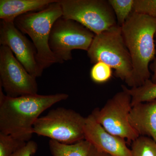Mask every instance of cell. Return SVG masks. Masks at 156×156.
<instances>
[{
    "mask_svg": "<svg viewBox=\"0 0 156 156\" xmlns=\"http://www.w3.org/2000/svg\"><path fill=\"white\" fill-rule=\"evenodd\" d=\"M0 87V132L27 142L34 134V125L40 115L69 97L65 93L11 97L5 95Z\"/></svg>",
    "mask_w": 156,
    "mask_h": 156,
    "instance_id": "6da1fadb",
    "label": "cell"
},
{
    "mask_svg": "<svg viewBox=\"0 0 156 156\" xmlns=\"http://www.w3.org/2000/svg\"><path fill=\"white\" fill-rule=\"evenodd\" d=\"M121 29L133 63L131 88L139 87L150 79L149 65L156 53V18L133 11Z\"/></svg>",
    "mask_w": 156,
    "mask_h": 156,
    "instance_id": "7a4b0ae2",
    "label": "cell"
},
{
    "mask_svg": "<svg viewBox=\"0 0 156 156\" xmlns=\"http://www.w3.org/2000/svg\"><path fill=\"white\" fill-rule=\"evenodd\" d=\"M58 0L45 9L30 12L15 19V27L30 38L37 51L36 60L40 70L56 63H62L50 50L49 38L51 28L55 21L62 17L61 6Z\"/></svg>",
    "mask_w": 156,
    "mask_h": 156,
    "instance_id": "3957f363",
    "label": "cell"
},
{
    "mask_svg": "<svg viewBox=\"0 0 156 156\" xmlns=\"http://www.w3.org/2000/svg\"><path fill=\"white\" fill-rule=\"evenodd\" d=\"M87 54L92 63L102 62L108 65L115 69L116 77L132 87V59L119 25L95 35Z\"/></svg>",
    "mask_w": 156,
    "mask_h": 156,
    "instance_id": "277c9868",
    "label": "cell"
},
{
    "mask_svg": "<svg viewBox=\"0 0 156 156\" xmlns=\"http://www.w3.org/2000/svg\"><path fill=\"white\" fill-rule=\"evenodd\" d=\"M86 117L72 109L58 108L40 117L33 127L34 134L70 144L85 139Z\"/></svg>",
    "mask_w": 156,
    "mask_h": 156,
    "instance_id": "5b68a950",
    "label": "cell"
},
{
    "mask_svg": "<svg viewBox=\"0 0 156 156\" xmlns=\"http://www.w3.org/2000/svg\"><path fill=\"white\" fill-rule=\"evenodd\" d=\"M62 17L80 23L95 35L118 25L113 10L105 0H59Z\"/></svg>",
    "mask_w": 156,
    "mask_h": 156,
    "instance_id": "8992f818",
    "label": "cell"
},
{
    "mask_svg": "<svg viewBox=\"0 0 156 156\" xmlns=\"http://www.w3.org/2000/svg\"><path fill=\"white\" fill-rule=\"evenodd\" d=\"M95 36V34L79 23L62 17L51 28L49 46L63 63L72 59L73 50L88 51Z\"/></svg>",
    "mask_w": 156,
    "mask_h": 156,
    "instance_id": "52a82bcc",
    "label": "cell"
},
{
    "mask_svg": "<svg viewBox=\"0 0 156 156\" xmlns=\"http://www.w3.org/2000/svg\"><path fill=\"white\" fill-rule=\"evenodd\" d=\"M122 88V91L108 99L102 108H95L92 113L106 131L127 140L130 143L139 135L129 122L132 108L131 96L123 87Z\"/></svg>",
    "mask_w": 156,
    "mask_h": 156,
    "instance_id": "ba28073f",
    "label": "cell"
},
{
    "mask_svg": "<svg viewBox=\"0 0 156 156\" xmlns=\"http://www.w3.org/2000/svg\"><path fill=\"white\" fill-rule=\"evenodd\" d=\"M36 78L31 75L7 46L0 47V86L11 97L37 94Z\"/></svg>",
    "mask_w": 156,
    "mask_h": 156,
    "instance_id": "9c48e42d",
    "label": "cell"
},
{
    "mask_svg": "<svg viewBox=\"0 0 156 156\" xmlns=\"http://www.w3.org/2000/svg\"><path fill=\"white\" fill-rule=\"evenodd\" d=\"M0 44L10 48L31 75L36 78L42 75L37 63V51L34 44L15 27L14 21H1Z\"/></svg>",
    "mask_w": 156,
    "mask_h": 156,
    "instance_id": "30bf717a",
    "label": "cell"
},
{
    "mask_svg": "<svg viewBox=\"0 0 156 156\" xmlns=\"http://www.w3.org/2000/svg\"><path fill=\"white\" fill-rule=\"evenodd\" d=\"M84 134L85 140L110 156H132L126 140L106 131L92 113L86 117Z\"/></svg>",
    "mask_w": 156,
    "mask_h": 156,
    "instance_id": "8fae6325",
    "label": "cell"
},
{
    "mask_svg": "<svg viewBox=\"0 0 156 156\" xmlns=\"http://www.w3.org/2000/svg\"><path fill=\"white\" fill-rule=\"evenodd\" d=\"M129 120L139 136H149L156 142V98L133 105Z\"/></svg>",
    "mask_w": 156,
    "mask_h": 156,
    "instance_id": "7c38bea8",
    "label": "cell"
},
{
    "mask_svg": "<svg viewBox=\"0 0 156 156\" xmlns=\"http://www.w3.org/2000/svg\"><path fill=\"white\" fill-rule=\"evenodd\" d=\"M58 0H0V18L14 21L23 14L36 12L47 8Z\"/></svg>",
    "mask_w": 156,
    "mask_h": 156,
    "instance_id": "4fadbf2b",
    "label": "cell"
},
{
    "mask_svg": "<svg viewBox=\"0 0 156 156\" xmlns=\"http://www.w3.org/2000/svg\"><path fill=\"white\" fill-rule=\"evenodd\" d=\"M49 147L53 156H110L98 150L85 139L70 144L50 140Z\"/></svg>",
    "mask_w": 156,
    "mask_h": 156,
    "instance_id": "5bb4252c",
    "label": "cell"
},
{
    "mask_svg": "<svg viewBox=\"0 0 156 156\" xmlns=\"http://www.w3.org/2000/svg\"><path fill=\"white\" fill-rule=\"evenodd\" d=\"M122 87L131 95L132 106L136 104L156 98V83H154L150 79L139 87L128 89L124 85Z\"/></svg>",
    "mask_w": 156,
    "mask_h": 156,
    "instance_id": "9a60e30c",
    "label": "cell"
},
{
    "mask_svg": "<svg viewBox=\"0 0 156 156\" xmlns=\"http://www.w3.org/2000/svg\"><path fill=\"white\" fill-rule=\"evenodd\" d=\"M132 156H156V142L147 136H139L131 143Z\"/></svg>",
    "mask_w": 156,
    "mask_h": 156,
    "instance_id": "2e32d148",
    "label": "cell"
},
{
    "mask_svg": "<svg viewBox=\"0 0 156 156\" xmlns=\"http://www.w3.org/2000/svg\"><path fill=\"white\" fill-rule=\"evenodd\" d=\"M113 10L117 24L122 27L133 11L134 0H108Z\"/></svg>",
    "mask_w": 156,
    "mask_h": 156,
    "instance_id": "e0dca14e",
    "label": "cell"
},
{
    "mask_svg": "<svg viewBox=\"0 0 156 156\" xmlns=\"http://www.w3.org/2000/svg\"><path fill=\"white\" fill-rule=\"evenodd\" d=\"M27 142L0 132V156H11Z\"/></svg>",
    "mask_w": 156,
    "mask_h": 156,
    "instance_id": "ac0fdd59",
    "label": "cell"
},
{
    "mask_svg": "<svg viewBox=\"0 0 156 156\" xmlns=\"http://www.w3.org/2000/svg\"><path fill=\"white\" fill-rule=\"evenodd\" d=\"M112 75V68L108 65L102 62H98L94 65L90 72V77L93 82L101 84L109 80Z\"/></svg>",
    "mask_w": 156,
    "mask_h": 156,
    "instance_id": "d6986e66",
    "label": "cell"
},
{
    "mask_svg": "<svg viewBox=\"0 0 156 156\" xmlns=\"http://www.w3.org/2000/svg\"><path fill=\"white\" fill-rule=\"evenodd\" d=\"M133 11L156 18V0H134Z\"/></svg>",
    "mask_w": 156,
    "mask_h": 156,
    "instance_id": "ffe728a7",
    "label": "cell"
},
{
    "mask_svg": "<svg viewBox=\"0 0 156 156\" xmlns=\"http://www.w3.org/2000/svg\"><path fill=\"white\" fill-rule=\"evenodd\" d=\"M37 148V143L30 140L11 156H32L36 153Z\"/></svg>",
    "mask_w": 156,
    "mask_h": 156,
    "instance_id": "44dd1931",
    "label": "cell"
},
{
    "mask_svg": "<svg viewBox=\"0 0 156 156\" xmlns=\"http://www.w3.org/2000/svg\"><path fill=\"white\" fill-rule=\"evenodd\" d=\"M155 37L156 39V33ZM150 69L153 72L151 80L154 83H156V57L154 59L153 62L150 65Z\"/></svg>",
    "mask_w": 156,
    "mask_h": 156,
    "instance_id": "7402d4cb",
    "label": "cell"
}]
</instances>
